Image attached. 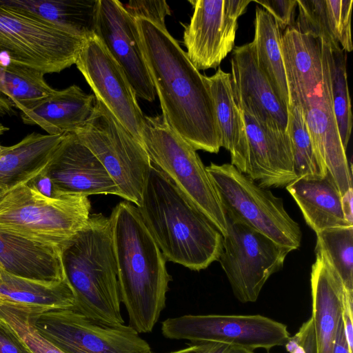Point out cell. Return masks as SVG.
I'll list each match as a JSON object with an SVG mask.
<instances>
[{
    "instance_id": "cell-1",
    "label": "cell",
    "mask_w": 353,
    "mask_h": 353,
    "mask_svg": "<svg viewBox=\"0 0 353 353\" xmlns=\"http://www.w3.org/2000/svg\"><path fill=\"white\" fill-rule=\"evenodd\" d=\"M134 19L165 121L196 150L218 153L221 136L205 75L193 65L165 24Z\"/></svg>"
},
{
    "instance_id": "cell-2",
    "label": "cell",
    "mask_w": 353,
    "mask_h": 353,
    "mask_svg": "<svg viewBox=\"0 0 353 353\" xmlns=\"http://www.w3.org/2000/svg\"><path fill=\"white\" fill-rule=\"evenodd\" d=\"M281 49L290 104L300 107L316 152L342 196L352 180L333 108L330 42L292 26L283 33Z\"/></svg>"
},
{
    "instance_id": "cell-3",
    "label": "cell",
    "mask_w": 353,
    "mask_h": 353,
    "mask_svg": "<svg viewBox=\"0 0 353 353\" xmlns=\"http://www.w3.org/2000/svg\"><path fill=\"white\" fill-rule=\"evenodd\" d=\"M121 302L129 325L151 332L165 307L172 276L166 259L143 223L137 207L121 201L110 216Z\"/></svg>"
},
{
    "instance_id": "cell-4",
    "label": "cell",
    "mask_w": 353,
    "mask_h": 353,
    "mask_svg": "<svg viewBox=\"0 0 353 353\" xmlns=\"http://www.w3.org/2000/svg\"><path fill=\"white\" fill-rule=\"evenodd\" d=\"M137 207L167 261L200 271L219 261L222 234L152 164Z\"/></svg>"
},
{
    "instance_id": "cell-5",
    "label": "cell",
    "mask_w": 353,
    "mask_h": 353,
    "mask_svg": "<svg viewBox=\"0 0 353 353\" xmlns=\"http://www.w3.org/2000/svg\"><path fill=\"white\" fill-rule=\"evenodd\" d=\"M61 259L76 296L73 308L97 321L124 324L110 218L90 214L62 250Z\"/></svg>"
},
{
    "instance_id": "cell-6",
    "label": "cell",
    "mask_w": 353,
    "mask_h": 353,
    "mask_svg": "<svg viewBox=\"0 0 353 353\" xmlns=\"http://www.w3.org/2000/svg\"><path fill=\"white\" fill-rule=\"evenodd\" d=\"M90 209L88 196H48L31 181L0 198V231L61 252L68 241L85 226Z\"/></svg>"
},
{
    "instance_id": "cell-7",
    "label": "cell",
    "mask_w": 353,
    "mask_h": 353,
    "mask_svg": "<svg viewBox=\"0 0 353 353\" xmlns=\"http://www.w3.org/2000/svg\"><path fill=\"white\" fill-rule=\"evenodd\" d=\"M141 140L151 163L224 236L227 232L224 212L196 150L170 126L163 115H144Z\"/></svg>"
},
{
    "instance_id": "cell-8",
    "label": "cell",
    "mask_w": 353,
    "mask_h": 353,
    "mask_svg": "<svg viewBox=\"0 0 353 353\" xmlns=\"http://www.w3.org/2000/svg\"><path fill=\"white\" fill-rule=\"evenodd\" d=\"M206 170L223 212L282 246L293 250L300 247V226L285 210L281 198L261 187L231 163H211Z\"/></svg>"
},
{
    "instance_id": "cell-9",
    "label": "cell",
    "mask_w": 353,
    "mask_h": 353,
    "mask_svg": "<svg viewBox=\"0 0 353 353\" xmlns=\"http://www.w3.org/2000/svg\"><path fill=\"white\" fill-rule=\"evenodd\" d=\"M85 38L0 4V63L59 73L75 64Z\"/></svg>"
},
{
    "instance_id": "cell-10",
    "label": "cell",
    "mask_w": 353,
    "mask_h": 353,
    "mask_svg": "<svg viewBox=\"0 0 353 353\" xmlns=\"http://www.w3.org/2000/svg\"><path fill=\"white\" fill-rule=\"evenodd\" d=\"M74 133L102 163L120 197L139 206L152 166L142 143L97 99L92 117Z\"/></svg>"
},
{
    "instance_id": "cell-11",
    "label": "cell",
    "mask_w": 353,
    "mask_h": 353,
    "mask_svg": "<svg viewBox=\"0 0 353 353\" xmlns=\"http://www.w3.org/2000/svg\"><path fill=\"white\" fill-rule=\"evenodd\" d=\"M226 234L219 261L235 298L255 302L268 280L293 251L224 212Z\"/></svg>"
},
{
    "instance_id": "cell-12",
    "label": "cell",
    "mask_w": 353,
    "mask_h": 353,
    "mask_svg": "<svg viewBox=\"0 0 353 353\" xmlns=\"http://www.w3.org/2000/svg\"><path fill=\"white\" fill-rule=\"evenodd\" d=\"M161 332L170 339L268 352L285 345L290 337L286 325L260 314H186L165 319Z\"/></svg>"
},
{
    "instance_id": "cell-13",
    "label": "cell",
    "mask_w": 353,
    "mask_h": 353,
    "mask_svg": "<svg viewBox=\"0 0 353 353\" xmlns=\"http://www.w3.org/2000/svg\"><path fill=\"white\" fill-rule=\"evenodd\" d=\"M28 317L37 331L63 353L152 352L148 342L129 325L97 321L73 307L49 310Z\"/></svg>"
},
{
    "instance_id": "cell-14",
    "label": "cell",
    "mask_w": 353,
    "mask_h": 353,
    "mask_svg": "<svg viewBox=\"0 0 353 353\" xmlns=\"http://www.w3.org/2000/svg\"><path fill=\"white\" fill-rule=\"evenodd\" d=\"M75 64L95 98L141 143L144 115L136 94L123 68L94 33L85 38Z\"/></svg>"
},
{
    "instance_id": "cell-15",
    "label": "cell",
    "mask_w": 353,
    "mask_h": 353,
    "mask_svg": "<svg viewBox=\"0 0 353 353\" xmlns=\"http://www.w3.org/2000/svg\"><path fill=\"white\" fill-rule=\"evenodd\" d=\"M252 0L189 1L194 8L183 32L187 56L198 70L216 68L234 47L238 19Z\"/></svg>"
},
{
    "instance_id": "cell-16",
    "label": "cell",
    "mask_w": 353,
    "mask_h": 353,
    "mask_svg": "<svg viewBox=\"0 0 353 353\" xmlns=\"http://www.w3.org/2000/svg\"><path fill=\"white\" fill-rule=\"evenodd\" d=\"M123 68L136 96L152 102L155 90L141 49L134 17L117 0H97L94 32Z\"/></svg>"
},
{
    "instance_id": "cell-17",
    "label": "cell",
    "mask_w": 353,
    "mask_h": 353,
    "mask_svg": "<svg viewBox=\"0 0 353 353\" xmlns=\"http://www.w3.org/2000/svg\"><path fill=\"white\" fill-rule=\"evenodd\" d=\"M46 175L55 195L114 194L120 192L96 156L74 133L65 134Z\"/></svg>"
},
{
    "instance_id": "cell-18",
    "label": "cell",
    "mask_w": 353,
    "mask_h": 353,
    "mask_svg": "<svg viewBox=\"0 0 353 353\" xmlns=\"http://www.w3.org/2000/svg\"><path fill=\"white\" fill-rule=\"evenodd\" d=\"M231 82L236 106L270 128L288 131V110L258 63L252 42L233 49Z\"/></svg>"
},
{
    "instance_id": "cell-19",
    "label": "cell",
    "mask_w": 353,
    "mask_h": 353,
    "mask_svg": "<svg viewBox=\"0 0 353 353\" xmlns=\"http://www.w3.org/2000/svg\"><path fill=\"white\" fill-rule=\"evenodd\" d=\"M239 110L248 142L244 174L262 188L286 187L296 179L288 130L266 126L247 111Z\"/></svg>"
},
{
    "instance_id": "cell-20",
    "label": "cell",
    "mask_w": 353,
    "mask_h": 353,
    "mask_svg": "<svg viewBox=\"0 0 353 353\" xmlns=\"http://www.w3.org/2000/svg\"><path fill=\"white\" fill-rule=\"evenodd\" d=\"M96 105L94 94H88L77 85L55 90L30 107L21 110L26 125H37L50 135L74 133L92 117Z\"/></svg>"
},
{
    "instance_id": "cell-21",
    "label": "cell",
    "mask_w": 353,
    "mask_h": 353,
    "mask_svg": "<svg viewBox=\"0 0 353 353\" xmlns=\"http://www.w3.org/2000/svg\"><path fill=\"white\" fill-rule=\"evenodd\" d=\"M310 283L316 353H333L346 290L338 274L317 255Z\"/></svg>"
},
{
    "instance_id": "cell-22",
    "label": "cell",
    "mask_w": 353,
    "mask_h": 353,
    "mask_svg": "<svg viewBox=\"0 0 353 353\" xmlns=\"http://www.w3.org/2000/svg\"><path fill=\"white\" fill-rule=\"evenodd\" d=\"M74 292L67 278L48 281L11 274L0 266V305L28 316L52 310L74 307Z\"/></svg>"
},
{
    "instance_id": "cell-23",
    "label": "cell",
    "mask_w": 353,
    "mask_h": 353,
    "mask_svg": "<svg viewBox=\"0 0 353 353\" xmlns=\"http://www.w3.org/2000/svg\"><path fill=\"white\" fill-rule=\"evenodd\" d=\"M64 136L32 132L7 146L0 153V198L17 186L46 174Z\"/></svg>"
},
{
    "instance_id": "cell-24",
    "label": "cell",
    "mask_w": 353,
    "mask_h": 353,
    "mask_svg": "<svg viewBox=\"0 0 353 353\" xmlns=\"http://www.w3.org/2000/svg\"><path fill=\"white\" fill-rule=\"evenodd\" d=\"M285 188L316 234L327 229L353 226L345 219L341 194L328 171L322 178H298Z\"/></svg>"
},
{
    "instance_id": "cell-25",
    "label": "cell",
    "mask_w": 353,
    "mask_h": 353,
    "mask_svg": "<svg viewBox=\"0 0 353 353\" xmlns=\"http://www.w3.org/2000/svg\"><path fill=\"white\" fill-rule=\"evenodd\" d=\"M0 266L11 274L29 279L59 281L66 278L59 250L1 231Z\"/></svg>"
},
{
    "instance_id": "cell-26",
    "label": "cell",
    "mask_w": 353,
    "mask_h": 353,
    "mask_svg": "<svg viewBox=\"0 0 353 353\" xmlns=\"http://www.w3.org/2000/svg\"><path fill=\"white\" fill-rule=\"evenodd\" d=\"M205 79L214 103L221 146L230 152L231 164L244 174L248 142L244 121L234 99L231 74L219 67L213 75L205 76Z\"/></svg>"
},
{
    "instance_id": "cell-27",
    "label": "cell",
    "mask_w": 353,
    "mask_h": 353,
    "mask_svg": "<svg viewBox=\"0 0 353 353\" xmlns=\"http://www.w3.org/2000/svg\"><path fill=\"white\" fill-rule=\"evenodd\" d=\"M299 14L294 27L303 34L322 37L352 52V0H297Z\"/></svg>"
},
{
    "instance_id": "cell-28",
    "label": "cell",
    "mask_w": 353,
    "mask_h": 353,
    "mask_svg": "<svg viewBox=\"0 0 353 353\" xmlns=\"http://www.w3.org/2000/svg\"><path fill=\"white\" fill-rule=\"evenodd\" d=\"M97 0H0V4L87 38L94 32Z\"/></svg>"
},
{
    "instance_id": "cell-29",
    "label": "cell",
    "mask_w": 353,
    "mask_h": 353,
    "mask_svg": "<svg viewBox=\"0 0 353 353\" xmlns=\"http://www.w3.org/2000/svg\"><path fill=\"white\" fill-rule=\"evenodd\" d=\"M282 35L274 18L264 9L256 6L254 37L252 41L256 57L277 98L288 110L290 98L281 49Z\"/></svg>"
},
{
    "instance_id": "cell-30",
    "label": "cell",
    "mask_w": 353,
    "mask_h": 353,
    "mask_svg": "<svg viewBox=\"0 0 353 353\" xmlns=\"http://www.w3.org/2000/svg\"><path fill=\"white\" fill-rule=\"evenodd\" d=\"M44 76L43 72L32 68L0 63V94L21 111L55 90Z\"/></svg>"
},
{
    "instance_id": "cell-31",
    "label": "cell",
    "mask_w": 353,
    "mask_h": 353,
    "mask_svg": "<svg viewBox=\"0 0 353 353\" xmlns=\"http://www.w3.org/2000/svg\"><path fill=\"white\" fill-rule=\"evenodd\" d=\"M314 250L338 274L347 292L353 294V226L317 233Z\"/></svg>"
},
{
    "instance_id": "cell-32",
    "label": "cell",
    "mask_w": 353,
    "mask_h": 353,
    "mask_svg": "<svg viewBox=\"0 0 353 353\" xmlns=\"http://www.w3.org/2000/svg\"><path fill=\"white\" fill-rule=\"evenodd\" d=\"M288 130L296 179L325 176L327 170L316 152L300 107L294 103L288 108Z\"/></svg>"
},
{
    "instance_id": "cell-33",
    "label": "cell",
    "mask_w": 353,
    "mask_h": 353,
    "mask_svg": "<svg viewBox=\"0 0 353 353\" xmlns=\"http://www.w3.org/2000/svg\"><path fill=\"white\" fill-rule=\"evenodd\" d=\"M330 69L333 108L341 140L346 150L352 128L347 77V52L339 45L330 44Z\"/></svg>"
},
{
    "instance_id": "cell-34",
    "label": "cell",
    "mask_w": 353,
    "mask_h": 353,
    "mask_svg": "<svg viewBox=\"0 0 353 353\" xmlns=\"http://www.w3.org/2000/svg\"><path fill=\"white\" fill-rule=\"evenodd\" d=\"M0 320L30 353H63L37 331L26 314L0 305Z\"/></svg>"
},
{
    "instance_id": "cell-35",
    "label": "cell",
    "mask_w": 353,
    "mask_h": 353,
    "mask_svg": "<svg viewBox=\"0 0 353 353\" xmlns=\"http://www.w3.org/2000/svg\"><path fill=\"white\" fill-rule=\"evenodd\" d=\"M123 6L134 18L143 17L162 24L170 14V7L164 0H131Z\"/></svg>"
},
{
    "instance_id": "cell-36",
    "label": "cell",
    "mask_w": 353,
    "mask_h": 353,
    "mask_svg": "<svg viewBox=\"0 0 353 353\" xmlns=\"http://www.w3.org/2000/svg\"><path fill=\"white\" fill-rule=\"evenodd\" d=\"M275 20L281 30L292 26L297 0H254Z\"/></svg>"
},
{
    "instance_id": "cell-37",
    "label": "cell",
    "mask_w": 353,
    "mask_h": 353,
    "mask_svg": "<svg viewBox=\"0 0 353 353\" xmlns=\"http://www.w3.org/2000/svg\"><path fill=\"white\" fill-rule=\"evenodd\" d=\"M341 319L350 353H353V294L346 290L343 294Z\"/></svg>"
},
{
    "instance_id": "cell-38",
    "label": "cell",
    "mask_w": 353,
    "mask_h": 353,
    "mask_svg": "<svg viewBox=\"0 0 353 353\" xmlns=\"http://www.w3.org/2000/svg\"><path fill=\"white\" fill-rule=\"evenodd\" d=\"M0 353H30L1 320Z\"/></svg>"
},
{
    "instance_id": "cell-39",
    "label": "cell",
    "mask_w": 353,
    "mask_h": 353,
    "mask_svg": "<svg viewBox=\"0 0 353 353\" xmlns=\"http://www.w3.org/2000/svg\"><path fill=\"white\" fill-rule=\"evenodd\" d=\"M306 353H316L315 338L312 318L304 322L294 335Z\"/></svg>"
},
{
    "instance_id": "cell-40",
    "label": "cell",
    "mask_w": 353,
    "mask_h": 353,
    "mask_svg": "<svg viewBox=\"0 0 353 353\" xmlns=\"http://www.w3.org/2000/svg\"><path fill=\"white\" fill-rule=\"evenodd\" d=\"M230 345L207 343H194L187 347L171 352L169 353H223L228 349ZM154 353V352H150Z\"/></svg>"
},
{
    "instance_id": "cell-41",
    "label": "cell",
    "mask_w": 353,
    "mask_h": 353,
    "mask_svg": "<svg viewBox=\"0 0 353 353\" xmlns=\"http://www.w3.org/2000/svg\"><path fill=\"white\" fill-rule=\"evenodd\" d=\"M333 353H350L341 318L339 323Z\"/></svg>"
},
{
    "instance_id": "cell-42",
    "label": "cell",
    "mask_w": 353,
    "mask_h": 353,
    "mask_svg": "<svg viewBox=\"0 0 353 353\" xmlns=\"http://www.w3.org/2000/svg\"><path fill=\"white\" fill-rule=\"evenodd\" d=\"M341 201L345 219L350 224L353 225L352 188L341 196Z\"/></svg>"
},
{
    "instance_id": "cell-43",
    "label": "cell",
    "mask_w": 353,
    "mask_h": 353,
    "mask_svg": "<svg viewBox=\"0 0 353 353\" xmlns=\"http://www.w3.org/2000/svg\"><path fill=\"white\" fill-rule=\"evenodd\" d=\"M14 113L12 103L6 97L0 94V117L12 116Z\"/></svg>"
},
{
    "instance_id": "cell-44",
    "label": "cell",
    "mask_w": 353,
    "mask_h": 353,
    "mask_svg": "<svg viewBox=\"0 0 353 353\" xmlns=\"http://www.w3.org/2000/svg\"><path fill=\"white\" fill-rule=\"evenodd\" d=\"M223 353H254V351L243 347L230 346L228 349Z\"/></svg>"
},
{
    "instance_id": "cell-45",
    "label": "cell",
    "mask_w": 353,
    "mask_h": 353,
    "mask_svg": "<svg viewBox=\"0 0 353 353\" xmlns=\"http://www.w3.org/2000/svg\"><path fill=\"white\" fill-rule=\"evenodd\" d=\"M9 130V128L0 123V136Z\"/></svg>"
},
{
    "instance_id": "cell-46",
    "label": "cell",
    "mask_w": 353,
    "mask_h": 353,
    "mask_svg": "<svg viewBox=\"0 0 353 353\" xmlns=\"http://www.w3.org/2000/svg\"><path fill=\"white\" fill-rule=\"evenodd\" d=\"M292 353H306L303 347L300 345Z\"/></svg>"
},
{
    "instance_id": "cell-47",
    "label": "cell",
    "mask_w": 353,
    "mask_h": 353,
    "mask_svg": "<svg viewBox=\"0 0 353 353\" xmlns=\"http://www.w3.org/2000/svg\"><path fill=\"white\" fill-rule=\"evenodd\" d=\"M7 146H3L2 145L0 144V153L1 152H3L6 148Z\"/></svg>"
},
{
    "instance_id": "cell-48",
    "label": "cell",
    "mask_w": 353,
    "mask_h": 353,
    "mask_svg": "<svg viewBox=\"0 0 353 353\" xmlns=\"http://www.w3.org/2000/svg\"><path fill=\"white\" fill-rule=\"evenodd\" d=\"M268 353H269V352H268Z\"/></svg>"
}]
</instances>
